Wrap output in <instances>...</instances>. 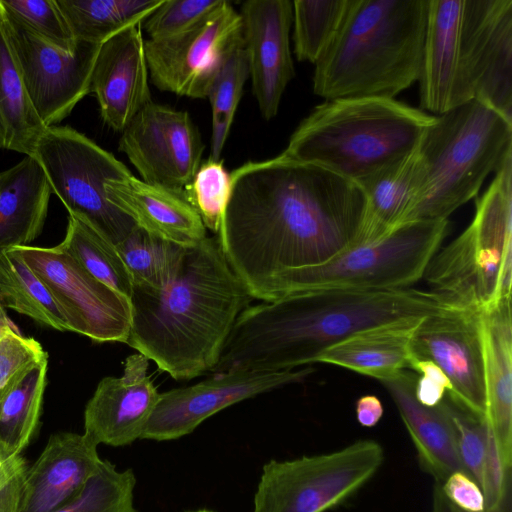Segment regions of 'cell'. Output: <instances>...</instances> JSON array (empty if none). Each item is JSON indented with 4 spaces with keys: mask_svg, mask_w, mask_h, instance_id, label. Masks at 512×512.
<instances>
[{
    "mask_svg": "<svg viewBox=\"0 0 512 512\" xmlns=\"http://www.w3.org/2000/svg\"><path fill=\"white\" fill-rule=\"evenodd\" d=\"M432 512H461L444 496L438 483H435L433 488Z\"/></svg>",
    "mask_w": 512,
    "mask_h": 512,
    "instance_id": "cell-46",
    "label": "cell"
},
{
    "mask_svg": "<svg viewBox=\"0 0 512 512\" xmlns=\"http://www.w3.org/2000/svg\"><path fill=\"white\" fill-rule=\"evenodd\" d=\"M435 119L394 98L326 100L301 121L281 154L357 183L409 154Z\"/></svg>",
    "mask_w": 512,
    "mask_h": 512,
    "instance_id": "cell-5",
    "label": "cell"
},
{
    "mask_svg": "<svg viewBox=\"0 0 512 512\" xmlns=\"http://www.w3.org/2000/svg\"><path fill=\"white\" fill-rule=\"evenodd\" d=\"M486 512H511V491L506 493L497 506Z\"/></svg>",
    "mask_w": 512,
    "mask_h": 512,
    "instance_id": "cell-48",
    "label": "cell"
},
{
    "mask_svg": "<svg viewBox=\"0 0 512 512\" xmlns=\"http://www.w3.org/2000/svg\"><path fill=\"white\" fill-rule=\"evenodd\" d=\"M97 447L84 433L52 434L28 466L18 512H55L69 504L100 466Z\"/></svg>",
    "mask_w": 512,
    "mask_h": 512,
    "instance_id": "cell-21",
    "label": "cell"
},
{
    "mask_svg": "<svg viewBox=\"0 0 512 512\" xmlns=\"http://www.w3.org/2000/svg\"><path fill=\"white\" fill-rule=\"evenodd\" d=\"M383 461V447L371 439L329 453L270 460L262 467L253 512H327L358 492Z\"/></svg>",
    "mask_w": 512,
    "mask_h": 512,
    "instance_id": "cell-9",
    "label": "cell"
},
{
    "mask_svg": "<svg viewBox=\"0 0 512 512\" xmlns=\"http://www.w3.org/2000/svg\"><path fill=\"white\" fill-rule=\"evenodd\" d=\"M231 191V177L223 161L208 159L201 163L191 183L184 189L206 229L217 234Z\"/></svg>",
    "mask_w": 512,
    "mask_h": 512,
    "instance_id": "cell-40",
    "label": "cell"
},
{
    "mask_svg": "<svg viewBox=\"0 0 512 512\" xmlns=\"http://www.w3.org/2000/svg\"><path fill=\"white\" fill-rule=\"evenodd\" d=\"M0 11L52 46L66 52L76 49L77 41L56 0H0Z\"/></svg>",
    "mask_w": 512,
    "mask_h": 512,
    "instance_id": "cell-39",
    "label": "cell"
},
{
    "mask_svg": "<svg viewBox=\"0 0 512 512\" xmlns=\"http://www.w3.org/2000/svg\"><path fill=\"white\" fill-rule=\"evenodd\" d=\"M252 300L217 236H207L187 249L165 288L133 287L126 344L175 380H191L214 370L238 316Z\"/></svg>",
    "mask_w": 512,
    "mask_h": 512,
    "instance_id": "cell-3",
    "label": "cell"
},
{
    "mask_svg": "<svg viewBox=\"0 0 512 512\" xmlns=\"http://www.w3.org/2000/svg\"><path fill=\"white\" fill-rule=\"evenodd\" d=\"M416 380L413 373L402 370L379 381L400 413L417 451L420 465L440 484L453 472L464 470L447 416L439 404L427 407L416 399Z\"/></svg>",
    "mask_w": 512,
    "mask_h": 512,
    "instance_id": "cell-25",
    "label": "cell"
},
{
    "mask_svg": "<svg viewBox=\"0 0 512 512\" xmlns=\"http://www.w3.org/2000/svg\"><path fill=\"white\" fill-rule=\"evenodd\" d=\"M28 98L45 127L65 119L90 93L101 44L77 41L66 52L43 41L0 11Z\"/></svg>",
    "mask_w": 512,
    "mask_h": 512,
    "instance_id": "cell-13",
    "label": "cell"
},
{
    "mask_svg": "<svg viewBox=\"0 0 512 512\" xmlns=\"http://www.w3.org/2000/svg\"><path fill=\"white\" fill-rule=\"evenodd\" d=\"M312 367L279 372L229 370L196 384L160 393L141 440L169 441L191 434L223 409L271 390L304 381Z\"/></svg>",
    "mask_w": 512,
    "mask_h": 512,
    "instance_id": "cell-15",
    "label": "cell"
},
{
    "mask_svg": "<svg viewBox=\"0 0 512 512\" xmlns=\"http://www.w3.org/2000/svg\"><path fill=\"white\" fill-rule=\"evenodd\" d=\"M444 301L414 288L297 293L249 305L212 373L279 372L314 364L327 348L367 328L438 311Z\"/></svg>",
    "mask_w": 512,
    "mask_h": 512,
    "instance_id": "cell-2",
    "label": "cell"
},
{
    "mask_svg": "<svg viewBox=\"0 0 512 512\" xmlns=\"http://www.w3.org/2000/svg\"><path fill=\"white\" fill-rule=\"evenodd\" d=\"M248 76V57L241 45L226 56L207 96L212 108L210 159H220Z\"/></svg>",
    "mask_w": 512,
    "mask_h": 512,
    "instance_id": "cell-35",
    "label": "cell"
},
{
    "mask_svg": "<svg viewBox=\"0 0 512 512\" xmlns=\"http://www.w3.org/2000/svg\"><path fill=\"white\" fill-rule=\"evenodd\" d=\"M57 247L97 280L130 298L133 280L116 245L91 224L69 215L65 237Z\"/></svg>",
    "mask_w": 512,
    "mask_h": 512,
    "instance_id": "cell-33",
    "label": "cell"
},
{
    "mask_svg": "<svg viewBox=\"0 0 512 512\" xmlns=\"http://www.w3.org/2000/svg\"><path fill=\"white\" fill-rule=\"evenodd\" d=\"M51 194L44 170L33 156L0 172V250L30 245L39 236Z\"/></svg>",
    "mask_w": 512,
    "mask_h": 512,
    "instance_id": "cell-28",
    "label": "cell"
},
{
    "mask_svg": "<svg viewBox=\"0 0 512 512\" xmlns=\"http://www.w3.org/2000/svg\"><path fill=\"white\" fill-rule=\"evenodd\" d=\"M116 247L133 287L161 290L176 276L189 247L167 241L136 226Z\"/></svg>",
    "mask_w": 512,
    "mask_h": 512,
    "instance_id": "cell-34",
    "label": "cell"
},
{
    "mask_svg": "<svg viewBox=\"0 0 512 512\" xmlns=\"http://www.w3.org/2000/svg\"><path fill=\"white\" fill-rule=\"evenodd\" d=\"M8 331L20 332L18 327L7 316L4 307L0 304V337Z\"/></svg>",
    "mask_w": 512,
    "mask_h": 512,
    "instance_id": "cell-47",
    "label": "cell"
},
{
    "mask_svg": "<svg viewBox=\"0 0 512 512\" xmlns=\"http://www.w3.org/2000/svg\"><path fill=\"white\" fill-rule=\"evenodd\" d=\"M439 485L448 501L461 512H485L481 488L464 471L453 472Z\"/></svg>",
    "mask_w": 512,
    "mask_h": 512,
    "instance_id": "cell-43",
    "label": "cell"
},
{
    "mask_svg": "<svg viewBox=\"0 0 512 512\" xmlns=\"http://www.w3.org/2000/svg\"><path fill=\"white\" fill-rule=\"evenodd\" d=\"M106 197L145 231L184 247L207 237L201 217L184 193L150 185L133 175L109 179Z\"/></svg>",
    "mask_w": 512,
    "mask_h": 512,
    "instance_id": "cell-23",
    "label": "cell"
},
{
    "mask_svg": "<svg viewBox=\"0 0 512 512\" xmlns=\"http://www.w3.org/2000/svg\"><path fill=\"white\" fill-rule=\"evenodd\" d=\"M141 24L103 42L92 72L90 93L95 94L103 122L118 132L152 100Z\"/></svg>",
    "mask_w": 512,
    "mask_h": 512,
    "instance_id": "cell-20",
    "label": "cell"
},
{
    "mask_svg": "<svg viewBox=\"0 0 512 512\" xmlns=\"http://www.w3.org/2000/svg\"><path fill=\"white\" fill-rule=\"evenodd\" d=\"M140 353L124 361L120 377L100 380L84 411V434L97 445L127 446L141 440L160 393Z\"/></svg>",
    "mask_w": 512,
    "mask_h": 512,
    "instance_id": "cell-19",
    "label": "cell"
},
{
    "mask_svg": "<svg viewBox=\"0 0 512 512\" xmlns=\"http://www.w3.org/2000/svg\"><path fill=\"white\" fill-rule=\"evenodd\" d=\"M244 45L239 12L223 3L188 29L145 41L148 73L153 85L190 98H207L226 56Z\"/></svg>",
    "mask_w": 512,
    "mask_h": 512,
    "instance_id": "cell-12",
    "label": "cell"
},
{
    "mask_svg": "<svg viewBox=\"0 0 512 512\" xmlns=\"http://www.w3.org/2000/svg\"><path fill=\"white\" fill-rule=\"evenodd\" d=\"M224 0H163L142 22L150 39L178 34L219 7Z\"/></svg>",
    "mask_w": 512,
    "mask_h": 512,
    "instance_id": "cell-41",
    "label": "cell"
},
{
    "mask_svg": "<svg viewBox=\"0 0 512 512\" xmlns=\"http://www.w3.org/2000/svg\"><path fill=\"white\" fill-rule=\"evenodd\" d=\"M10 249L42 281L70 331L98 343H127L132 321L130 298L97 280L57 246Z\"/></svg>",
    "mask_w": 512,
    "mask_h": 512,
    "instance_id": "cell-11",
    "label": "cell"
},
{
    "mask_svg": "<svg viewBox=\"0 0 512 512\" xmlns=\"http://www.w3.org/2000/svg\"><path fill=\"white\" fill-rule=\"evenodd\" d=\"M460 47L471 98L512 119V0H462Z\"/></svg>",
    "mask_w": 512,
    "mask_h": 512,
    "instance_id": "cell-17",
    "label": "cell"
},
{
    "mask_svg": "<svg viewBox=\"0 0 512 512\" xmlns=\"http://www.w3.org/2000/svg\"><path fill=\"white\" fill-rule=\"evenodd\" d=\"M420 374L415 383V397L424 406L435 407L451 391V383L444 372L430 360H413L411 368Z\"/></svg>",
    "mask_w": 512,
    "mask_h": 512,
    "instance_id": "cell-44",
    "label": "cell"
},
{
    "mask_svg": "<svg viewBox=\"0 0 512 512\" xmlns=\"http://www.w3.org/2000/svg\"><path fill=\"white\" fill-rule=\"evenodd\" d=\"M424 174L417 146L405 157L360 180L365 216L352 246L375 242L404 224L418 202Z\"/></svg>",
    "mask_w": 512,
    "mask_h": 512,
    "instance_id": "cell-26",
    "label": "cell"
},
{
    "mask_svg": "<svg viewBox=\"0 0 512 512\" xmlns=\"http://www.w3.org/2000/svg\"><path fill=\"white\" fill-rule=\"evenodd\" d=\"M48 359L29 368L0 396V447L21 454L39 424L46 386Z\"/></svg>",
    "mask_w": 512,
    "mask_h": 512,
    "instance_id": "cell-31",
    "label": "cell"
},
{
    "mask_svg": "<svg viewBox=\"0 0 512 512\" xmlns=\"http://www.w3.org/2000/svg\"><path fill=\"white\" fill-rule=\"evenodd\" d=\"M121 133L119 150L142 181L184 193L202 163L205 148L187 112L151 100Z\"/></svg>",
    "mask_w": 512,
    "mask_h": 512,
    "instance_id": "cell-14",
    "label": "cell"
},
{
    "mask_svg": "<svg viewBox=\"0 0 512 512\" xmlns=\"http://www.w3.org/2000/svg\"><path fill=\"white\" fill-rule=\"evenodd\" d=\"M244 48L252 91L261 115L278 113L283 93L295 76L290 49L293 3L290 0H248L240 8Z\"/></svg>",
    "mask_w": 512,
    "mask_h": 512,
    "instance_id": "cell-18",
    "label": "cell"
},
{
    "mask_svg": "<svg viewBox=\"0 0 512 512\" xmlns=\"http://www.w3.org/2000/svg\"><path fill=\"white\" fill-rule=\"evenodd\" d=\"M230 177L216 236L253 299H279L292 275L353 245L366 211L356 182L283 154L247 162Z\"/></svg>",
    "mask_w": 512,
    "mask_h": 512,
    "instance_id": "cell-1",
    "label": "cell"
},
{
    "mask_svg": "<svg viewBox=\"0 0 512 512\" xmlns=\"http://www.w3.org/2000/svg\"><path fill=\"white\" fill-rule=\"evenodd\" d=\"M462 0H429L420 108L443 114L472 100L466 85L460 47Z\"/></svg>",
    "mask_w": 512,
    "mask_h": 512,
    "instance_id": "cell-22",
    "label": "cell"
},
{
    "mask_svg": "<svg viewBox=\"0 0 512 512\" xmlns=\"http://www.w3.org/2000/svg\"><path fill=\"white\" fill-rule=\"evenodd\" d=\"M383 405L375 395H364L356 401V418L363 427H374L383 416Z\"/></svg>",
    "mask_w": 512,
    "mask_h": 512,
    "instance_id": "cell-45",
    "label": "cell"
},
{
    "mask_svg": "<svg viewBox=\"0 0 512 512\" xmlns=\"http://www.w3.org/2000/svg\"><path fill=\"white\" fill-rule=\"evenodd\" d=\"M452 428L454 442L463 470L483 488L490 426L448 391L439 403Z\"/></svg>",
    "mask_w": 512,
    "mask_h": 512,
    "instance_id": "cell-38",
    "label": "cell"
},
{
    "mask_svg": "<svg viewBox=\"0 0 512 512\" xmlns=\"http://www.w3.org/2000/svg\"><path fill=\"white\" fill-rule=\"evenodd\" d=\"M512 158L476 201L469 226L430 260L424 278L445 304L481 311L511 298Z\"/></svg>",
    "mask_w": 512,
    "mask_h": 512,
    "instance_id": "cell-7",
    "label": "cell"
},
{
    "mask_svg": "<svg viewBox=\"0 0 512 512\" xmlns=\"http://www.w3.org/2000/svg\"><path fill=\"white\" fill-rule=\"evenodd\" d=\"M33 157L69 215L85 220L115 245L137 226L105 193L107 180L128 177L131 172L84 134L69 126L47 127Z\"/></svg>",
    "mask_w": 512,
    "mask_h": 512,
    "instance_id": "cell-10",
    "label": "cell"
},
{
    "mask_svg": "<svg viewBox=\"0 0 512 512\" xmlns=\"http://www.w3.org/2000/svg\"><path fill=\"white\" fill-rule=\"evenodd\" d=\"M429 0H348L342 21L315 63L314 94L394 98L419 81Z\"/></svg>",
    "mask_w": 512,
    "mask_h": 512,
    "instance_id": "cell-4",
    "label": "cell"
},
{
    "mask_svg": "<svg viewBox=\"0 0 512 512\" xmlns=\"http://www.w3.org/2000/svg\"><path fill=\"white\" fill-rule=\"evenodd\" d=\"M417 151L423 188L405 223L447 220L512 158V119L472 99L436 116Z\"/></svg>",
    "mask_w": 512,
    "mask_h": 512,
    "instance_id": "cell-6",
    "label": "cell"
},
{
    "mask_svg": "<svg viewBox=\"0 0 512 512\" xmlns=\"http://www.w3.org/2000/svg\"><path fill=\"white\" fill-rule=\"evenodd\" d=\"M482 311L445 304L421 320L412 339L414 360H430L447 376L451 391L473 413L487 418Z\"/></svg>",
    "mask_w": 512,
    "mask_h": 512,
    "instance_id": "cell-16",
    "label": "cell"
},
{
    "mask_svg": "<svg viewBox=\"0 0 512 512\" xmlns=\"http://www.w3.org/2000/svg\"><path fill=\"white\" fill-rule=\"evenodd\" d=\"M48 359V354L34 338L8 331L0 337V396L29 368Z\"/></svg>",
    "mask_w": 512,
    "mask_h": 512,
    "instance_id": "cell-42",
    "label": "cell"
},
{
    "mask_svg": "<svg viewBox=\"0 0 512 512\" xmlns=\"http://www.w3.org/2000/svg\"><path fill=\"white\" fill-rule=\"evenodd\" d=\"M448 229V219L404 223L375 242L351 246L322 264L295 273L280 298L314 291L410 288L423 278Z\"/></svg>",
    "mask_w": 512,
    "mask_h": 512,
    "instance_id": "cell-8",
    "label": "cell"
},
{
    "mask_svg": "<svg viewBox=\"0 0 512 512\" xmlns=\"http://www.w3.org/2000/svg\"><path fill=\"white\" fill-rule=\"evenodd\" d=\"M292 3L294 53L299 61L315 64L334 37L348 0H295Z\"/></svg>",
    "mask_w": 512,
    "mask_h": 512,
    "instance_id": "cell-36",
    "label": "cell"
},
{
    "mask_svg": "<svg viewBox=\"0 0 512 512\" xmlns=\"http://www.w3.org/2000/svg\"><path fill=\"white\" fill-rule=\"evenodd\" d=\"M511 318V298L481 315L487 421L507 467L512 466Z\"/></svg>",
    "mask_w": 512,
    "mask_h": 512,
    "instance_id": "cell-24",
    "label": "cell"
},
{
    "mask_svg": "<svg viewBox=\"0 0 512 512\" xmlns=\"http://www.w3.org/2000/svg\"><path fill=\"white\" fill-rule=\"evenodd\" d=\"M0 304L59 331H70L59 306L12 249L0 250Z\"/></svg>",
    "mask_w": 512,
    "mask_h": 512,
    "instance_id": "cell-32",
    "label": "cell"
},
{
    "mask_svg": "<svg viewBox=\"0 0 512 512\" xmlns=\"http://www.w3.org/2000/svg\"><path fill=\"white\" fill-rule=\"evenodd\" d=\"M46 128L28 98L0 17V148L34 156Z\"/></svg>",
    "mask_w": 512,
    "mask_h": 512,
    "instance_id": "cell-29",
    "label": "cell"
},
{
    "mask_svg": "<svg viewBox=\"0 0 512 512\" xmlns=\"http://www.w3.org/2000/svg\"><path fill=\"white\" fill-rule=\"evenodd\" d=\"M136 477L103 460L79 495L55 512H138L134 506Z\"/></svg>",
    "mask_w": 512,
    "mask_h": 512,
    "instance_id": "cell-37",
    "label": "cell"
},
{
    "mask_svg": "<svg viewBox=\"0 0 512 512\" xmlns=\"http://www.w3.org/2000/svg\"><path fill=\"white\" fill-rule=\"evenodd\" d=\"M423 317L403 318L359 331L325 349L315 363L340 366L377 380L410 369L414 360L412 339Z\"/></svg>",
    "mask_w": 512,
    "mask_h": 512,
    "instance_id": "cell-27",
    "label": "cell"
},
{
    "mask_svg": "<svg viewBox=\"0 0 512 512\" xmlns=\"http://www.w3.org/2000/svg\"><path fill=\"white\" fill-rule=\"evenodd\" d=\"M76 41L102 44L142 23L163 0H56Z\"/></svg>",
    "mask_w": 512,
    "mask_h": 512,
    "instance_id": "cell-30",
    "label": "cell"
}]
</instances>
